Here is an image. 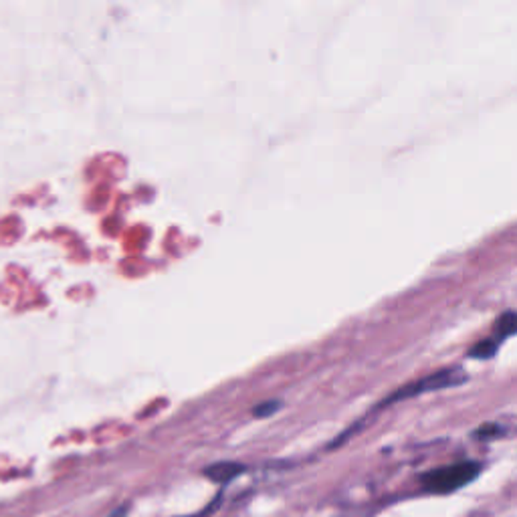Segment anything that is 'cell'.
Instances as JSON below:
<instances>
[{
    "mask_svg": "<svg viewBox=\"0 0 517 517\" xmlns=\"http://www.w3.org/2000/svg\"><path fill=\"white\" fill-rule=\"evenodd\" d=\"M513 333H517V311L501 313L491 327V338L504 344V340L513 336Z\"/></svg>",
    "mask_w": 517,
    "mask_h": 517,
    "instance_id": "cell-4",
    "label": "cell"
},
{
    "mask_svg": "<svg viewBox=\"0 0 517 517\" xmlns=\"http://www.w3.org/2000/svg\"><path fill=\"white\" fill-rule=\"evenodd\" d=\"M482 469H483L482 463H473V461H463V463L447 465V467L433 469L420 477L422 490H425L427 493H436V495L453 493L457 490H461V487L475 482Z\"/></svg>",
    "mask_w": 517,
    "mask_h": 517,
    "instance_id": "cell-1",
    "label": "cell"
},
{
    "mask_svg": "<svg viewBox=\"0 0 517 517\" xmlns=\"http://www.w3.org/2000/svg\"><path fill=\"white\" fill-rule=\"evenodd\" d=\"M499 346H501L499 341L493 340L491 336L483 338L482 341H477V344L469 349V358H473V360H491L493 356L497 354Z\"/></svg>",
    "mask_w": 517,
    "mask_h": 517,
    "instance_id": "cell-5",
    "label": "cell"
},
{
    "mask_svg": "<svg viewBox=\"0 0 517 517\" xmlns=\"http://www.w3.org/2000/svg\"><path fill=\"white\" fill-rule=\"evenodd\" d=\"M504 435V427L499 425H483L482 428H477L475 431V439L479 441H490V439H499V436Z\"/></svg>",
    "mask_w": 517,
    "mask_h": 517,
    "instance_id": "cell-6",
    "label": "cell"
},
{
    "mask_svg": "<svg viewBox=\"0 0 517 517\" xmlns=\"http://www.w3.org/2000/svg\"><path fill=\"white\" fill-rule=\"evenodd\" d=\"M463 382H467V374H465L461 368L436 370V372H433V374H427V376L419 378V380L404 384L403 388H398L390 398H386L380 406L395 404V403H400V400L417 398L422 395H428V392L455 388V386L463 384Z\"/></svg>",
    "mask_w": 517,
    "mask_h": 517,
    "instance_id": "cell-2",
    "label": "cell"
},
{
    "mask_svg": "<svg viewBox=\"0 0 517 517\" xmlns=\"http://www.w3.org/2000/svg\"><path fill=\"white\" fill-rule=\"evenodd\" d=\"M279 409H281L279 400H269V403H261L257 409L253 411V414L257 419H265V417H271V414H275Z\"/></svg>",
    "mask_w": 517,
    "mask_h": 517,
    "instance_id": "cell-7",
    "label": "cell"
},
{
    "mask_svg": "<svg viewBox=\"0 0 517 517\" xmlns=\"http://www.w3.org/2000/svg\"><path fill=\"white\" fill-rule=\"evenodd\" d=\"M247 467L241 463H235V461H221V463H213L208 465L205 469V477H208L213 483L218 485H227L231 483L232 479H237Z\"/></svg>",
    "mask_w": 517,
    "mask_h": 517,
    "instance_id": "cell-3",
    "label": "cell"
},
{
    "mask_svg": "<svg viewBox=\"0 0 517 517\" xmlns=\"http://www.w3.org/2000/svg\"><path fill=\"white\" fill-rule=\"evenodd\" d=\"M128 509H129L128 505L118 507V509H115V512H114L112 515H109V517H126V515H128Z\"/></svg>",
    "mask_w": 517,
    "mask_h": 517,
    "instance_id": "cell-8",
    "label": "cell"
}]
</instances>
